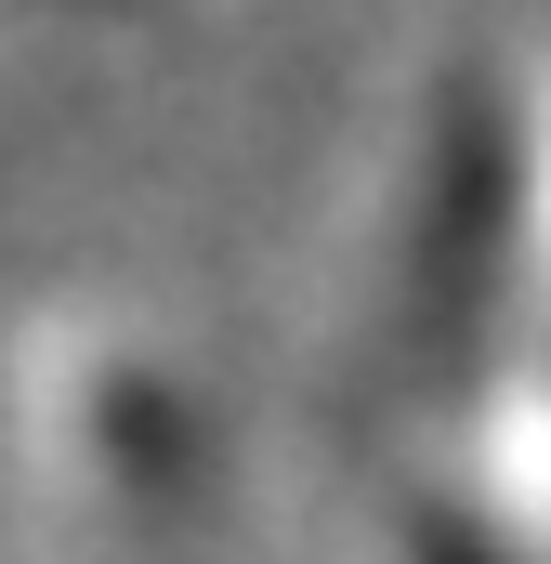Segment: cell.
Returning <instances> with one entry per match:
<instances>
[{"instance_id":"cell-1","label":"cell","mask_w":551,"mask_h":564,"mask_svg":"<svg viewBox=\"0 0 551 564\" xmlns=\"http://www.w3.org/2000/svg\"><path fill=\"white\" fill-rule=\"evenodd\" d=\"M26 564H184V446L132 355H53L26 408Z\"/></svg>"}]
</instances>
